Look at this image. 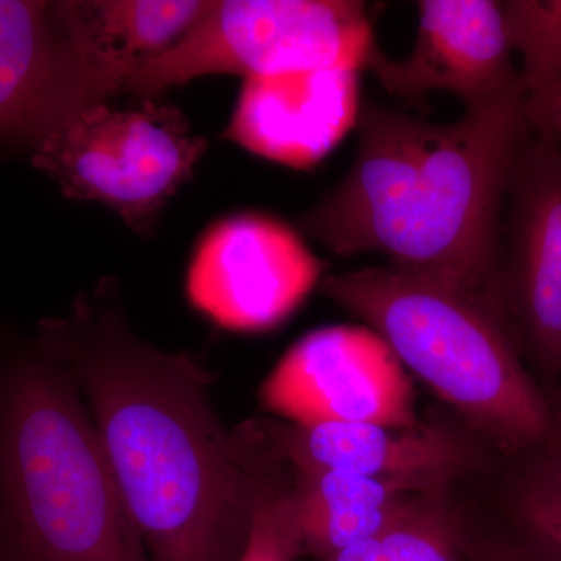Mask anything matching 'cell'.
<instances>
[{
	"mask_svg": "<svg viewBox=\"0 0 561 561\" xmlns=\"http://www.w3.org/2000/svg\"><path fill=\"white\" fill-rule=\"evenodd\" d=\"M41 348L79 387L150 561H238L256 501L250 423L225 430L213 376L139 337L111 297L39 321Z\"/></svg>",
	"mask_w": 561,
	"mask_h": 561,
	"instance_id": "1",
	"label": "cell"
},
{
	"mask_svg": "<svg viewBox=\"0 0 561 561\" xmlns=\"http://www.w3.org/2000/svg\"><path fill=\"white\" fill-rule=\"evenodd\" d=\"M524 102L513 94L449 124L365 103L356 158L302 228L337 256L379 253L504 311L502 219L529 133Z\"/></svg>",
	"mask_w": 561,
	"mask_h": 561,
	"instance_id": "2",
	"label": "cell"
},
{
	"mask_svg": "<svg viewBox=\"0 0 561 561\" xmlns=\"http://www.w3.org/2000/svg\"><path fill=\"white\" fill-rule=\"evenodd\" d=\"M0 561H150L79 387L0 331Z\"/></svg>",
	"mask_w": 561,
	"mask_h": 561,
	"instance_id": "3",
	"label": "cell"
},
{
	"mask_svg": "<svg viewBox=\"0 0 561 561\" xmlns=\"http://www.w3.org/2000/svg\"><path fill=\"white\" fill-rule=\"evenodd\" d=\"M320 289L382 335L405 370L502 451H523L551 434L548 401L493 302L390 264L327 276Z\"/></svg>",
	"mask_w": 561,
	"mask_h": 561,
	"instance_id": "4",
	"label": "cell"
},
{
	"mask_svg": "<svg viewBox=\"0 0 561 561\" xmlns=\"http://www.w3.org/2000/svg\"><path fill=\"white\" fill-rule=\"evenodd\" d=\"M378 46L359 0H219L176 46L131 70L125 92H158L214 73L364 70Z\"/></svg>",
	"mask_w": 561,
	"mask_h": 561,
	"instance_id": "5",
	"label": "cell"
},
{
	"mask_svg": "<svg viewBox=\"0 0 561 561\" xmlns=\"http://www.w3.org/2000/svg\"><path fill=\"white\" fill-rule=\"evenodd\" d=\"M205 150L180 108L142 99L124 110L103 103L84 111L33 151L32 162L66 197L102 203L144 232Z\"/></svg>",
	"mask_w": 561,
	"mask_h": 561,
	"instance_id": "6",
	"label": "cell"
},
{
	"mask_svg": "<svg viewBox=\"0 0 561 561\" xmlns=\"http://www.w3.org/2000/svg\"><path fill=\"white\" fill-rule=\"evenodd\" d=\"M131 70L87 38L72 0H0V144L33 153Z\"/></svg>",
	"mask_w": 561,
	"mask_h": 561,
	"instance_id": "7",
	"label": "cell"
},
{
	"mask_svg": "<svg viewBox=\"0 0 561 561\" xmlns=\"http://www.w3.org/2000/svg\"><path fill=\"white\" fill-rule=\"evenodd\" d=\"M262 409L295 426H419L411 375L382 335L364 324L311 331L260 389Z\"/></svg>",
	"mask_w": 561,
	"mask_h": 561,
	"instance_id": "8",
	"label": "cell"
},
{
	"mask_svg": "<svg viewBox=\"0 0 561 561\" xmlns=\"http://www.w3.org/2000/svg\"><path fill=\"white\" fill-rule=\"evenodd\" d=\"M501 300L519 348L561 373V154L530 130L502 219Z\"/></svg>",
	"mask_w": 561,
	"mask_h": 561,
	"instance_id": "9",
	"label": "cell"
},
{
	"mask_svg": "<svg viewBox=\"0 0 561 561\" xmlns=\"http://www.w3.org/2000/svg\"><path fill=\"white\" fill-rule=\"evenodd\" d=\"M323 262L287 225L242 214L203 236L187 272V297L227 330L278 327L321 283Z\"/></svg>",
	"mask_w": 561,
	"mask_h": 561,
	"instance_id": "10",
	"label": "cell"
},
{
	"mask_svg": "<svg viewBox=\"0 0 561 561\" xmlns=\"http://www.w3.org/2000/svg\"><path fill=\"white\" fill-rule=\"evenodd\" d=\"M419 31L401 60L373 49L364 70L404 101L430 92L456 95L468 110L526 94L496 0H421Z\"/></svg>",
	"mask_w": 561,
	"mask_h": 561,
	"instance_id": "11",
	"label": "cell"
},
{
	"mask_svg": "<svg viewBox=\"0 0 561 561\" xmlns=\"http://www.w3.org/2000/svg\"><path fill=\"white\" fill-rule=\"evenodd\" d=\"M360 70L249 77L224 138L297 171L316 168L359 122Z\"/></svg>",
	"mask_w": 561,
	"mask_h": 561,
	"instance_id": "12",
	"label": "cell"
},
{
	"mask_svg": "<svg viewBox=\"0 0 561 561\" xmlns=\"http://www.w3.org/2000/svg\"><path fill=\"white\" fill-rule=\"evenodd\" d=\"M272 451L291 472L348 471L448 491L471 465L472 454L438 426H383L375 423L261 424Z\"/></svg>",
	"mask_w": 561,
	"mask_h": 561,
	"instance_id": "13",
	"label": "cell"
},
{
	"mask_svg": "<svg viewBox=\"0 0 561 561\" xmlns=\"http://www.w3.org/2000/svg\"><path fill=\"white\" fill-rule=\"evenodd\" d=\"M209 0H80L81 31L133 69L186 38L213 10Z\"/></svg>",
	"mask_w": 561,
	"mask_h": 561,
	"instance_id": "14",
	"label": "cell"
},
{
	"mask_svg": "<svg viewBox=\"0 0 561 561\" xmlns=\"http://www.w3.org/2000/svg\"><path fill=\"white\" fill-rule=\"evenodd\" d=\"M446 494H424L386 534L317 561H463L459 523Z\"/></svg>",
	"mask_w": 561,
	"mask_h": 561,
	"instance_id": "15",
	"label": "cell"
},
{
	"mask_svg": "<svg viewBox=\"0 0 561 561\" xmlns=\"http://www.w3.org/2000/svg\"><path fill=\"white\" fill-rule=\"evenodd\" d=\"M256 442V501L249 538L238 561H297L301 556L290 472L276 457L261 426Z\"/></svg>",
	"mask_w": 561,
	"mask_h": 561,
	"instance_id": "16",
	"label": "cell"
},
{
	"mask_svg": "<svg viewBox=\"0 0 561 561\" xmlns=\"http://www.w3.org/2000/svg\"><path fill=\"white\" fill-rule=\"evenodd\" d=\"M505 36L522 58L526 98H538L561 84V0H502Z\"/></svg>",
	"mask_w": 561,
	"mask_h": 561,
	"instance_id": "17",
	"label": "cell"
},
{
	"mask_svg": "<svg viewBox=\"0 0 561 561\" xmlns=\"http://www.w3.org/2000/svg\"><path fill=\"white\" fill-rule=\"evenodd\" d=\"M515 511L531 538L561 561V467L553 457L519 483Z\"/></svg>",
	"mask_w": 561,
	"mask_h": 561,
	"instance_id": "18",
	"label": "cell"
},
{
	"mask_svg": "<svg viewBox=\"0 0 561 561\" xmlns=\"http://www.w3.org/2000/svg\"><path fill=\"white\" fill-rule=\"evenodd\" d=\"M524 111L530 130L549 140L561 154V84L538 98H526Z\"/></svg>",
	"mask_w": 561,
	"mask_h": 561,
	"instance_id": "19",
	"label": "cell"
},
{
	"mask_svg": "<svg viewBox=\"0 0 561 561\" xmlns=\"http://www.w3.org/2000/svg\"><path fill=\"white\" fill-rule=\"evenodd\" d=\"M472 561H523L519 559H516V557L511 556V553H502V552H494V553H485V556L478 557V559Z\"/></svg>",
	"mask_w": 561,
	"mask_h": 561,
	"instance_id": "20",
	"label": "cell"
},
{
	"mask_svg": "<svg viewBox=\"0 0 561 561\" xmlns=\"http://www.w3.org/2000/svg\"><path fill=\"white\" fill-rule=\"evenodd\" d=\"M553 459H556V460H557V463H559V465H560V467H561V453H560V454H557V456H553Z\"/></svg>",
	"mask_w": 561,
	"mask_h": 561,
	"instance_id": "21",
	"label": "cell"
},
{
	"mask_svg": "<svg viewBox=\"0 0 561 561\" xmlns=\"http://www.w3.org/2000/svg\"><path fill=\"white\" fill-rule=\"evenodd\" d=\"M560 423H561V409H560Z\"/></svg>",
	"mask_w": 561,
	"mask_h": 561,
	"instance_id": "22",
	"label": "cell"
}]
</instances>
